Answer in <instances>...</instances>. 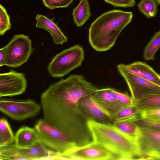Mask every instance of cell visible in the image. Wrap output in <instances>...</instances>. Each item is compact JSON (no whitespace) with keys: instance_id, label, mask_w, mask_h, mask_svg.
<instances>
[{"instance_id":"obj_1","label":"cell","mask_w":160,"mask_h":160,"mask_svg":"<svg viewBox=\"0 0 160 160\" xmlns=\"http://www.w3.org/2000/svg\"><path fill=\"white\" fill-rule=\"evenodd\" d=\"M82 75L72 74L51 84L41 98L54 112L61 114L78 113L80 100L92 96L98 89Z\"/></svg>"},{"instance_id":"obj_2","label":"cell","mask_w":160,"mask_h":160,"mask_svg":"<svg viewBox=\"0 0 160 160\" xmlns=\"http://www.w3.org/2000/svg\"><path fill=\"white\" fill-rule=\"evenodd\" d=\"M86 124L92 137L91 142L105 148L115 155L117 159L139 158L137 140L122 132L114 124L91 119L87 121Z\"/></svg>"},{"instance_id":"obj_3","label":"cell","mask_w":160,"mask_h":160,"mask_svg":"<svg viewBox=\"0 0 160 160\" xmlns=\"http://www.w3.org/2000/svg\"><path fill=\"white\" fill-rule=\"evenodd\" d=\"M132 17V12L117 9L102 14L91 24L89 29L88 41L91 46L99 52L110 50Z\"/></svg>"},{"instance_id":"obj_4","label":"cell","mask_w":160,"mask_h":160,"mask_svg":"<svg viewBox=\"0 0 160 160\" xmlns=\"http://www.w3.org/2000/svg\"><path fill=\"white\" fill-rule=\"evenodd\" d=\"M34 128L40 141L46 147L71 160L70 155L77 144L68 135L44 118L39 119Z\"/></svg>"},{"instance_id":"obj_5","label":"cell","mask_w":160,"mask_h":160,"mask_svg":"<svg viewBox=\"0 0 160 160\" xmlns=\"http://www.w3.org/2000/svg\"><path fill=\"white\" fill-rule=\"evenodd\" d=\"M84 59L83 48L76 45L56 54L48 66L47 70L51 77H62L80 67Z\"/></svg>"},{"instance_id":"obj_6","label":"cell","mask_w":160,"mask_h":160,"mask_svg":"<svg viewBox=\"0 0 160 160\" xmlns=\"http://www.w3.org/2000/svg\"><path fill=\"white\" fill-rule=\"evenodd\" d=\"M59 153L49 149L41 141L28 148H20L14 144L0 148V159L54 160L60 159Z\"/></svg>"},{"instance_id":"obj_7","label":"cell","mask_w":160,"mask_h":160,"mask_svg":"<svg viewBox=\"0 0 160 160\" xmlns=\"http://www.w3.org/2000/svg\"><path fill=\"white\" fill-rule=\"evenodd\" d=\"M4 66L17 68L27 62L34 50L28 36L19 34L13 36L4 47Z\"/></svg>"},{"instance_id":"obj_8","label":"cell","mask_w":160,"mask_h":160,"mask_svg":"<svg viewBox=\"0 0 160 160\" xmlns=\"http://www.w3.org/2000/svg\"><path fill=\"white\" fill-rule=\"evenodd\" d=\"M40 105L31 100H16L2 99L0 101V110L12 119L22 120L34 117L41 111Z\"/></svg>"},{"instance_id":"obj_9","label":"cell","mask_w":160,"mask_h":160,"mask_svg":"<svg viewBox=\"0 0 160 160\" xmlns=\"http://www.w3.org/2000/svg\"><path fill=\"white\" fill-rule=\"evenodd\" d=\"M139 127L137 138L140 155L138 159H156L160 154V131Z\"/></svg>"},{"instance_id":"obj_10","label":"cell","mask_w":160,"mask_h":160,"mask_svg":"<svg viewBox=\"0 0 160 160\" xmlns=\"http://www.w3.org/2000/svg\"><path fill=\"white\" fill-rule=\"evenodd\" d=\"M117 68L128 85L134 101L154 94H160V86L129 73L117 66Z\"/></svg>"},{"instance_id":"obj_11","label":"cell","mask_w":160,"mask_h":160,"mask_svg":"<svg viewBox=\"0 0 160 160\" xmlns=\"http://www.w3.org/2000/svg\"><path fill=\"white\" fill-rule=\"evenodd\" d=\"M23 72L11 69L9 72L0 74V97L13 96L24 92L27 81Z\"/></svg>"},{"instance_id":"obj_12","label":"cell","mask_w":160,"mask_h":160,"mask_svg":"<svg viewBox=\"0 0 160 160\" xmlns=\"http://www.w3.org/2000/svg\"><path fill=\"white\" fill-rule=\"evenodd\" d=\"M70 156L72 160L117 159V157L105 148L92 142L77 145Z\"/></svg>"},{"instance_id":"obj_13","label":"cell","mask_w":160,"mask_h":160,"mask_svg":"<svg viewBox=\"0 0 160 160\" xmlns=\"http://www.w3.org/2000/svg\"><path fill=\"white\" fill-rule=\"evenodd\" d=\"M117 66L129 73L160 86V75L145 62L138 61L127 65L119 64Z\"/></svg>"},{"instance_id":"obj_14","label":"cell","mask_w":160,"mask_h":160,"mask_svg":"<svg viewBox=\"0 0 160 160\" xmlns=\"http://www.w3.org/2000/svg\"><path fill=\"white\" fill-rule=\"evenodd\" d=\"M37 21L36 27L45 29L51 35L53 43L62 45L68 40V38L65 35L57 24L53 19H49L43 15L37 14L35 18Z\"/></svg>"},{"instance_id":"obj_15","label":"cell","mask_w":160,"mask_h":160,"mask_svg":"<svg viewBox=\"0 0 160 160\" xmlns=\"http://www.w3.org/2000/svg\"><path fill=\"white\" fill-rule=\"evenodd\" d=\"M40 141L38 134L34 128L24 126L20 128L15 136L14 145L18 148H30Z\"/></svg>"},{"instance_id":"obj_16","label":"cell","mask_w":160,"mask_h":160,"mask_svg":"<svg viewBox=\"0 0 160 160\" xmlns=\"http://www.w3.org/2000/svg\"><path fill=\"white\" fill-rule=\"evenodd\" d=\"M79 103L93 118L101 120L111 118V113L102 107L91 96L82 98L79 101Z\"/></svg>"},{"instance_id":"obj_17","label":"cell","mask_w":160,"mask_h":160,"mask_svg":"<svg viewBox=\"0 0 160 160\" xmlns=\"http://www.w3.org/2000/svg\"><path fill=\"white\" fill-rule=\"evenodd\" d=\"M112 89L111 88L98 89L91 97L106 109L112 110L119 102L112 92Z\"/></svg>"},{"instance_id":"obj_18","label":"cell","mask_w":160,"mask_h":160,"mask_svg":"<svg viewBox=\"0 0 160 160\" xmlns=\"http://www.w3.org/2000/svg\"><path fill=\"white\" fill-rule=\"evenodd\" d=\"M72 15L76 25L78 27L82 26L91 15L89 0H81L78 6L73 9Z\"/></svg>"},{"instance_id":"obj_19","label":"cell","mask_w":160,"mask_h":160,"mask_svg":"<svg viewBox=\"0 0 160 160\" xmlns=\"http://www.w3.org/2000/svg\"><path fill=\"white\" fill-rule=\"evenodd\" d=\"M135 107L140 112L160 108V94L149 95L134 101Z\"/></svg>"},{"instance_id":"obj_20","label":"cell","mask_w":160,"mask_h":160,"mask_svg":"<svg viewBox=\"0 0 160 160\" xmlns=\"http://www.w3.org/2000/svg\"><path fill=\"white\" fill-rule=\"evenodd\" d=\"M14 139L15 137L7 120L4 118H1L0 120V148L12 144Z\"/></svg>"},{"instance_id":"obj_21","label":"cell","mask_w":160,"mask_h":160,"mask_svg":"<svg viewBox=\"0 0 160 160\" xmlns=\"http://www.w3.org/2000/svg\"><path fill=\"white\" fill-rule=\"evenodd\" d=\"M160 48V30L155 32L150 41L146 46L143 52L145 60H155V55Z\"/></svg>"},{"instance_id":"obj_22","label":"cell","mask_w":160,"mask_h":160,"mask_svg":"<svg viewBox=\"0 0 160 160\" xmlns=\"http://www.w3.org/2000/svg\"><path fill=\"white\" fill-rule=\"evenodd\" d=\"M113 124L122 132L137 140L139 127L133 122L127 120L116 121Z\"/></svg>"},{"instance_id":"obj_23","label":"cell","mask_w":160,"mask_h":160,"mask_svg":"<svg viewBox=\"0 0 160 160\" xmlns=\"http://www.w3.org/2000/svg\"><path fill=\"white\" fill-rule=\"evenodd\" d=\"M155 0H141L138 4L139 10L147 18L155 16L158 11Z\"/></svg>"},{"instance_id":"obj_24","label":"cell","mask_w":160,"mask_h":160,"mask_svg":"<svg viewBox=\"0 0 160 160\" xmlns=\"http://www.w3.org/2000/svg\"><path fill=\"white\" fill-rule=\"evenodd\" d=\"M10 18L5 8L0 5V35H3L11 28Z\"/></svg>"},{"instance_id":"obj_25","label":"cell","mask_w":160,"mask_h":160,"mask_svg":"<svg viewBox=\"0 0 160 160\" xmlns=\"http://www.w3.org/2000/svg\"><path fill=\"white\" fill-rule=\"evenodd\" d=\"M73 0H42L45 7L51 10L57 8H66Z\"/></svg>"},{"instance_id":"obj_26","label":"cell","mask_w":160,"mask_h":160,"mask_svg":"<svg viewBox=\"0 0 160 160\" xmlns=\"http://www.w3.org/2000/svg\"><path fill=\"white\" fill-rule=\"evenodd\" d=\"M112 92L115 94L118 101L123 106L135 107L134 100L128 94L120 92L113 88L112 90Z\"/></svg>"},{"instance_id":"obj_27","label":"cell","mask_w":160,"mask_h":160,"mask_svg":"<svg viewBox=\"0 0 160 160\" xmlns=\"http://www.w3.org/2000/svg\"><path fill=\"white\" fill-rule=\"evenodd\" d=\"M134 122L139 127H147L160 131V120L139 118Z\"/></svg>"},{"instance_id":"obj_28","label":"cell","mask_w":160,"mask_h":160,"mask_svg":"<svg viewBox=\"0 0 160 160\" xmlns=\"http://www.w3.org/2000/svg\"><path fill=\"white\" fill-rule=\"evenodd\" d=\"M141 118L160 120V108L149 109L139 112Z\"/></svg>"},{"instance_id":"obj_29","label":"cell","mask_w":160,"mask_h":160,"mask_svg":"<svg viewBox=\"0 0 160 160\" xmlns=\"http://www.w3.org/2000/svg\"><path fill=\"white\" fill-rule=\"evenodd\" d=\"M104 1L117 7H133L136 5L135 0H103Z\"/></svg>"},{"instance_id":"obj_30","label":"cell","mask_w":160,"mask_h":160,"mask_svg":"<svg viewBox=\"0 0 160 160\" xmlns=\"http://www.w3.org/2000/svg\"><path fill=\"white\" fill-rule=\"evenodd\" d=\"M5 52L4 47L0 49V67L4 66Z\"/></svg>"},{"instance_id":"obj_31","label":"cell","mask_w":160,"mask_h":160,"mask_svg":"<svg viewBox=\"0 0 160 160\" xmlns=\"http://www.w3.org/2000/svg\"><path fill=\"white\" fill-rule=\"evenodd\" d=\"M157 3L158 4H160V0H155Z\"/></svg>"},{"instance_id":"obj_32","label":"cell","mask_w":160,"mask_h":160,"mask_svg":"<svg viewBox=\"0 0 160 160\" xmlns=\"http://www.w3.org/2000/svg\"><path fill=\"white\" fill-rule=\"evenodd\" d=\"M157 159L160 160V155L158 156Z\"/></svg>"}]
</instances>
